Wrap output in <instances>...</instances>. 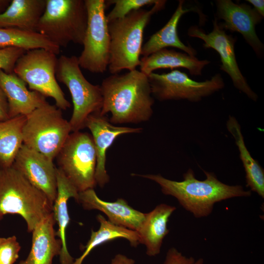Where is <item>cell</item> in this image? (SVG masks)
Masks as SVG:
<instances>
[{
    "label": "cell",
    "mask_w": 264,
    "mask_h": 264,
    "mask_svg": "<svg viewBox=\"0 0 264 264\" xmlns=\"http://www.w3.org/2000/svg\"><path fill=\"white\" fill-rule=\"evenodd\" d=\"M183 4L184 0H179L176 9L167 23L142 45L141 55L147 57L159 50L173 47L180 49L191 56H196L197 51L191 46L183 44L177 34V25L181 17L186 13L196 10L194 7L184 8Z\"/></svg>",
    "instance_id": "obj_23"
},
{
    "label": "cell",
    "mask_w": 264,
    "mask_h": 264,
    "mask_svg": "<svg viewBox=\"0 0 264 264\" xmlns=\"http://www.w3.org/2000/svg\"><path fill=\"white\" fill-rule=\"evenodd\" d=\"M210 61L199 60L196 56L173 49L164 48L140 59V71L147 76L158 69L183 67L192 75H201L203 68Z\"/></svg>",
    "instance_id": "obj_22"
},
{
    "label": "cell",
    "mask_w": 264,
    "mask_h": 264,
    "mask_svg": "<svg viewBox=\"0 0 264 264\" xmlns=\"http://www.w3.org/2000/svg\"><path fill=\"white\" fill-rule=\"evenodd\" d=\"M46 0H12L0 14V28L37 32Z\"/></svg>",
    "instance_id": "obj_20"
},
{
    "label": "cell",
    "mask_w": 264,
    "mask_h": 264,
    "mask_svg": "<svg viewBox=\"0 0 264 264\" xmlns=\"http://www.w3.org/2000/svg\"><path fill=\"white\" fill-rule=\"evenodd\" d=\"M26 117L23 144L53 161L71 132L69 121L61 109L48 103Z\"/></svg>",
    "instance_id": "obj_6"
},
{
    "label": "cell",
    "mask_w": 264,
    "mask_h": 264,
    "mask_svg": "<svg viewBox=\"0 0 264 264\" xmlns=\"http://www.w3.org/2000/svg\"><path fill=\"white\" fill-rule=\"evenodd\" d=\"M57 179V196L53 204L52 213L58 229L56 236L62 243V249L59 255L60 264H72L74 259L69 254L66 244V230L69 224L67 201L74 198L77 201L79 192L74 186L68 180L63 172L56 168Z\"/></svg>",
    "instance_id": "obj_19"
},
{
    "label": "cell",
    "mask_w": 264,
    "mask_h": 264,
    "mask_svg": "<svg viewBox=\"0 0 264 264\" xmlns=\"http://www.w3.org/2000/svg\"><path fill=\"white\" fill-rule=\"evenodd\" d=\"M100 87L103 97L100 113H110V123H138L151 117L154 100L148 76L141 71L112 74Z\"/></svg>",
    "instance_id": "obj_1"
},
{
    "label": "cell",
    "mask_w": 264,
    "mask_h": 264,
    "mask_svg": "<svg viewBox=\"0 0 264 264\" xmlns=\"http://www.w3.org/2000/svg\"><path fill=\"white\" fill-rule=\"evenodd\" d=\"M195 262L193 257H187L172 247L168 250L163 264H193Z\"/></svg>",
    "instance_id": "obj_31"
},
{
    "label": "cell",
    "mask_w": 264,
    "mask_h": 264,
    "mask_svg": "<svg viewBox=\"0 0 264 264\" xmlns=\"http://www.w3.org/2000/svg\"><path fill=\"white\" fill-rule=\"evenodd\" d=\"M26 83L14 73H7L0 69V87L8 102L9 115L27 116L48 102L45 97L35 91H30Z\"/></svg>",
    "instance_id": "obj_17"
},
{
    "label": "cell",
    "mask_w": 264,
    "mask_h": 264,
    "mask_svg": "<svg viewBox=\"0 0 264 264\" xmlns=\"http://www.w3.org/2000/svg\"><path fill=\"white\" fill-rule=\"evenodd\" d=\"M12 167L44 193L53 204L57 192L56 167L53 161L23 144Z\"/></svg>",
    "instance_id": "obj_14"
},
{
    "label": "cell",
    "mask_w": 264,
    "mask_h": 264,
    "mask_svg": "<svg viewBox=\"0 0 264 264\" xmlns=\"http://www.w3.org/2000/svg\"><path fill=\"white\" fill-rule=\"evenodd\" d=\"M148 77L152 95L159 101L183 99L198 102L224 87L223 80L219 73L202 82L191 79L178 70L162 74L152 72Z\"/></svg>",
    "instance_id": "obj_11"
},
{
    "label": "cell",
    "mask_w": 264,
    "mask_h": 264,
    "mask_svg": "<svg viewBox=\"0 0 264 264\" xmlns=\"http://www.w3.org/2000/svg\"><path fill=\"white\" fill-rule=\"evenodd\" d=\"M176 209L175 206L161 203L146 213L145 220L137 232L140 243L146 246L148 256H155L160 253L163 241L169 232L167 228L169 218Z\"/></svg>",
    "instance_id": "obj_21"
},
{
    "label": "cell",
    "mask_w": 264,
    "mask_h": 264,
    "mask_svg": "<svg viewBox=\"0 0 264 264\" xmlns=\"http://www.w3.org/2000/svg\"><path fill=\"white\" fill-rule=\"evenodd\" d=\"M206 178H196L191 169L183 175V179L177 181L166 178L160 175H136L157 183L162 193L177 199L179 204L196 218L210 215L214 204L234 197H249L251 191L241 185H229L220 181L212 172L204 171Z\"/></svg>",
    "instance_id": "obj_2"
},
{
    "label": "cell",
    "mask_w": 264,
    "mask_h": 264,
    "mask_svg": "<svg viewBox=\"0 0 264 264\" xmlns=\"http://www.w3.org/2000/svg\"><path fill=\"white\" fill-rule=\"evenodd\" d=\"M217 18L222 29L240 33L259 57H263L264 45L258 38L255 27L263 17L254 8L245 3L237 4L231 0L216 1Z\"/></svg>",
    "instance_id": "obj_13"
},
{
    "label": "cell",
    "mask_w": 264,
    "mask_h": 264,
    "mask_svg": "<svg viewBox=\"0 0 264 264\" xmlns=\"http://www.w3.org/2000/svg\"><path fill=\"white\" fill-rule=\"evenodd\" d=\"M21 248L15 236L0 238V264H14Z\"/></svg>",
    "instance_id": "obj_29"
},
{
    "label": "cell",
    "mask_w": 264,
    "mask_h": 264,
    "mask_svg": "<svg viewBox=\"0 0 264 264\" xmlns=\"http://www.w3.org/2000/svg\"><path fill=\"white\" fill-rule=\"evenodd\" d=\"M25 115H18L0 121V169L12 166L23 144V128Z\"/></svg>",
    "instance_id": "obj_25"
},
{
    "label": "cell",
    "mask_w": 264,
    "mask_h": 264,
    "mask_svg": "<svg viewBox=\"0 0 264 264\" xmlns=\"http://www.w3.org/2000/svg\"><path fill=\"white\" fill-rule=\"evenodd\" d=\"M96 219L100 224L97 231L91 230L89 240L80 257L75 259L72 264H82L83 261L96 247L110 241L123 238L129 241L132 246L136 247L140 243L138 233L134 230L114 224L101 215Z\"/></svg>",
    "instance_id": "obj_26"
},
{
    "label": "cell",
    "mask_w": 264,
    "mask_h": 264,
    "mask_svg": "<svg viewBox=\"0 0 264 264\" xmlns=\"http://www.w3.org/2000/svg\"><path fill=\"white\" fill-rule=\"evenodd\" d=\"M56 55L44 48L26 51L17 60L14 73L28 85L30 89L52 98L58 108L66 110L71 105L56 79Z\"/></svg>",
    "instance_id": "obj_8"
},
{
    "label": "cell",
    "mask_w": 264,
    "mask_h": 264,
    "mask_svg": "<svg viewBox=\"0 0 264 264\" xmlns=\"http://www.w3.org/2000/svg\"><path fill=\"white\" fill-rule=\"evenodd\" d=\"M10 118L9 115V109L6 97L0 87V121Z\"/></svg>",
    "instance_id": "obj_32"
},
{
    "label": "cell",
    "mask_w": 264,
    "mask_h": 264,
    "mask_svg": "<svg viewBox=\"0 0 264 264\" xmlns=\"http://www.w3.org/2000/svg\"><path fill=\"white\" fill-rule=\"evenodd\" d=\"M227 129L232 134L239 150L240 157L245 173L246 183L251 191L264 198V171L258 162L254 159L245 146L240 124L235 117L229 116Z\"/></svg>",
    "instance_id": "obj_24"
},
{
    "label": "cell",
    "mask_w": 264,
    "mask_h": 264,
    "mask_svg": "<svg viewBox=\"0 0 264 264\" xmlns=\"http://www.w3.org/2000/svg\"><path fill=\"white\" fill-rule=\"evenodd\" d=\"M80 68L75 56L63 55L58 58L56 79L67 88L73 102V112L69 121L73 132L85 128L89 115L100 112L103 105L100 86L89 82Z\"/></svg>",
    "instance_id": "obj_7"
},
{
    "label": "cell",
    "mask_w": 264,
    "mask_h": 264,
    "mask_svg": "<svg viewBox=\"0 0 264 264\" xmlns=\"http://www.w3.org/2000/svg\"><path fill=\"white\" fill-rule=\"evenodd\" d=\"M86 210H98L105 214L112 223L138 232L145 220L143 213L130 206L126 200L118 198L113 202L100 199L93 189L79 193L77 201Z\"/></svg>",
    "instance_id": "obj_16"
},
{
    "label": "cell",
    "mask_w": 264,
    "mask_h": 264,
    "mask_svg": "<svg viewBox=\"0 0 264 264\" xmlns=\"http://www.w3.org/2000/svg\"><path fill=\"white\" fill-rule=\"evenodd\" d=\"M134 261L121 254L115 256L112 259L110 264H134Z\"/></svg>",
    "instance_id": "obj_33"
},
{
    "label": "cell",
    "mask_w": 264,
    "mask_h": 264,
    "mask_svg": "<svg viewBox=\"0 0 264 264\" xmlns=\"http://www.w3.org/2000/svg\"><path fill=\"white\" fill-rule=\"evenodd\" d=\"M55 220L52 212L34 228L30 251L24 260L18 264H52L54 257L59 255L62 243L56 238Z\"/></svg>",
    "instance_id": "obj_18"
},
{
    "label": "cell",
    "mask_w": 264,
    "mask_h": 264,
    "mask_svg": "<svg viewBox=\"0 0 264 264\" xmlns=\"http://www.w3.org/2000/svg\"><path fill=\"white\" fill-rule=\"evenodd\" d=\"M56 158L58 168L79 193L95 186L96 153L90 134L70 133Z\"/></svg>",
    "instance_id": "obj_9"
},
{
    "label": "cell",
    "mask_w": 264,
    "mask_h": 264,
    "mask_svg": "<svg viewBox=\"0 0 264 264\" xmlns=\"http://www.w3.org/2000/svg\"><path fill=\"white\" fill-rule=\"evenodd\" d=\"M16 47L26 51L44 48L56 55L60 48L37 32H30L14 28H0V48Z\"/></svg>",
    "instance_id": "obj_27"
},
{
    "label": "cell",
    "mask_w": 264,
    "mask_h": 264,
    "mask_svg": "<svg viewBox=\"0 0 264 264\" xmlns=\"http://www.w3.org/2000/svg\"><path fill=\"white\" fill-rule=\"evenodd\" d=\"M10 0H0V14L4 12L11 2Z\"/></svg>",
    "instance_id": "obj_35"
},
{
    "label": "cell",
    "mask_w": 264,
    "mask_h": 264,
    "mask_svg": "<svg viewBox=\"0 0 264 264\" xmlns=\"http://www.w3.org/2000/svg\"><path fill=\"white\" fill-rule=\"evenodd\" d=\"M213 23V30L209 33L194 25L189 28L188 35L202 40L204 48H211L216 51L220 58V69L229 76L236 88L256 101L258 96L248 85L237 62L234 48L236 39L231 35L227 34L225 31L220 27L216 17Z\"/></svg>",
    "instance_id": "obj_12"
},
{
    "label": "cell",
    "mask_w": 264,
    "mask_h": 264,
    "mask_svg": "<svg viewBox=\"0 0 264 264\" xmlns=\"http://www.w3.org/2000/svg\"><path fill=\"white\" fill-rule=\"evenodd\" d=\"M193 264H203V260L200 258L195 261Z\"/></svg>",
    "instance_id": "obj_36"
},
{
    "label": "cell",
    "mask_w": 264,
    "mask_h": 264,
    "mask_svg": "<svg viewBox=\"0 0 264 264\" xmlns=\"http://www.w3.org/2000/svg\"><path fill=\"white\" fill-rule=\"evenodd\" d=\"M87 19L85 0H46L37 32L60 48L82 45Z\"/></svg>",
    "instance_id": "obj_5"
},
{
    "label": "cell",
    "mask_w": 264,
    "mask_h": 264,
    "mask_svg": "<svg viewBox=\"0 0 264 264\" xmlns=\"http://www.w3.org/2000/svg\"><path fill=\"white\" fill-rule=\"evenodd\" d=\"M158 0H111L106 1L107 6H114L106 15L108 22L121 19L131 12L141 8L145 5H154Z\"/></svg>",
    "instance_id": "obj_28"
},
{
    "label": "cell",
    "mask_w": 264,
    "mask_h": 264,
    "mask_svg": "<svg viewBox=\"0 0 264 264\" xmlns=\"http://www.w3.org/2000/svg\"><path fill=\"white\" fill-rule=\"evenodd\" d=\"M26 50L16 47L0 48V69L5 73H14L15 64Z\"/></svg>",
    "instance_id": "obj_30"
},
{
    "label": "cell",
    "mask_w": 264,
    "mask_h": 264,
    "mask_svg": "<svg viewBox=\"0 0 264 264\" xmlns=\"http://www.w3.org/2000/svg\"><path fill=\"white\" fill-rule=\"evenodd\" d=\"M91 133L96 153L95 181L103 187L109 181L106 170V152L115 139L122 134L140 132L142 129L116 126L100 112L93 113L88 117L85 124Z\"/></svg>",
    "instance_id": "obj_15"
},
{
    "label": "cell",
    "mask_w": 264,
    "mask_h": 264,
    "mask_svg": "<svg viewBox=\"0 0 264 264\" xmlns=\"http://www.w3.org/2000/svg\"><path fill=\"white\" fill-rule=\"evenodd\" d=\"M53 203L12 166L0 169V220L7 214H16L25 220L32 232L52 212Z\"/></svg>",
    "instance_id": "obj_4"
},
{
    "label": "cell",
    "mask_w": 264,
    "mask_h": 264,
    "mask_svg": "<svg viewBox=\"0 0 264 264\" xmlns=\"http://www.w3.org/2000/svg\"><path fill=\"white\" fill-rule=\"evenodd\" d=\"M87 25L83 49L78 57L80 67L91 73H102L108 68L110 38L105 14L104 0H85Z\"/></svg>",
    "instance_id": "obj_10"
},
{
    "label": "cell",
    "mask_w": 264,
    "mask_h": 264,
    "mask_svg": "<svg viewBox=\"0 0 264 264\" xmlns=\"http://www.w3.org/2000/svg\"><path fill=\"white\" fill-rule=\"evenodd\" d=\"M166 3V0H158L150 10H135L108 22L110 38L108 69L111 74L134 70L139 66L144 29L152 16L163 9Z\"/></svg>",
    "instance_id": "obj_3"
},
{
    "label": "cell",
    "mask_w": 264,
    "mask_h": 264,
    "mask_svg": "<svg viewBox=\"0 0 264 264\" xmlns=\"http://www.w3.org/2000/svg\"><path fill=\"white\" fill-rule=\"evenodd\" d=\"M251 3L254 8L263 17L264 16V0H247Z\"/></svg>",
    "instance_id": "obj_34"
}]
</instances>
